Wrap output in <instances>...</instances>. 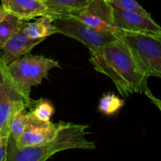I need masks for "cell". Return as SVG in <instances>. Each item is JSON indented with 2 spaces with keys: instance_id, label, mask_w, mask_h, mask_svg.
Listing matches in <instances>:
<instances>
[{
  "instance_id": "20",
  "label": "cell",
  "mask_w": 161,
  "mask_h": 161,
  "mask_svg": "<svg viewBox=\"0 0 161 161\" xmlns=\"http://www.w3.org/2000/svg\"><path fill=\"white\" fill-rule=\"evenodd\" d=\"M144 94H146V95L147 96L149 99H150L151 102H152L153 103L154 105H155L156 106L159 108V110L161 112V100L160 99L156 97L153 94V93L151 92L150 90H149V88H147V89L146 90V91H145Z\"/></svg>"
},
{
  "instance_id": "23",
  "label": "cell",
  "mask_w": 161,
  "mask_h": 161,
  "mask_svg": "<svg viewBox=\"0 0 161 161\" xmlns=\"http://www.w3.org/2000/svg\"><path fill=\"white\" fill-rule=\"evenodd\" d=\"M0 64H1V55H0Z\"/></svg>"
},
{
  "instance_id": "9",
  "label": "cell",
  "mask_w": 161,
  "mask_h": 161,
  "mask_svg": "<svg viewBox=\"0 0 161 161\" xmlns=\"http://www.w3.org/2000/svg\"><path fill=\"white\" fill-rule=\"evenodd\" d=\"M115 29L131 32L160 33L161 27L152 17L113 7Z\"/></svg>"
},
{
  "instance_id": "11",
  "label": "cell",
  "mask_w": 161,
  "mask_h": 161,
  "mask_svg": "<svg viewBox=\"0 0 161 161\" xmlns=\"http://www.w3.org/2000/svg\"><path fill=\"white\" fill-rule=\"evenodd\" d=\"M1 2L6 12L21 20L28 21L35 17L49 15L43 0H1Z\"/></svg>"
},
{
  "instance_id": "4",
  "label": "cell",
  "mask_w": 161,
  "mask_h": 161,
  "mask_svg": "<svg viewBox=\"0 0 161 161\" xmlns=\"http://www.w3.org/2000/svg\"><path fill=\"white\" fill-rule=\"evenodd\" d=\"M116 35L128 47L137 64L146 76L161 78V32L116 30Z\"/></svg>"
},
{
  "instance_id": "19",
  "label": "cell",
  "mask_w": 161,
  "mask_h": 161,
  "mask_svg": "<svg viewBox=\"0 0 161 161\" xmlns=\"http://www.w3.org/2000/svg\"><path fill=\"white\" fill-rule=\"evenodd\" d=\"M9 136H3L0 140V161H6Z\"/></svg>"
},
{
  "instance_id": "1",
  "label": "cell",
  "mask_w": 161,
  "mask_h": 161,
  "mask_svg": "<svg viewBox=\"0 0 161 161\" xmlns=\"http://www.w3.org/2000/svg\"><path fill=\"white\" fill-rule=\"evenodd\" d=\"M89 51L94 69L111 79L122 97L145 93L149 77L142 72L130 49L121 39Z\"/></svg>"
},
{
  "instance_id": "10",
  "label": "cell",
  "mask_w": 161,
  "mask_h": 161,
  "mask_svg": "<svg viewBox=\"0 0 161 161\" xmlns=\"http://www.w3.org/2000/svg\"><path fill=\"white\" fill-rule=\"evenodd\" d=\"M25 25L13 35L3 47L1 61L4 65H7L26 53H30L33 47L44 40L43 39H31L28 37L25 31Z\"/></svg>"
},
{
  "instance_id": "5",
  "label": "cell",
  "mask_w": 161,
  "mask_h": 161,
  "mask_svg": "<svg viewBox=\"0 0 161 161\" xmlns=\"http://www.w3.org/2000/svg\"><path fill=\"white\" fill-rule=\"evenodd\" d=\"M53 24L58 33L78 40L89 50H96L118 39L116 33L99 31L86 25L75 17L53 18Z\"/></svg>"
},
{
  "instance_id": "8",
  "label": "cell",
  "mask_w": 161,
  "mask_h": 161,
  "mask_svg": "<svg viewBox=\"0 0 161 161\" xmlns=\"http://www.w3.org/2000/svg\"><path fill=\"white\" fill-rule=\"evenodd\" d=\"M75 17L99 31L116 33L113 9L108 0H92Z\"/></svg>"
},
{
  "instance_id": "17",
  "label": "cell",
  "mask_w": 161,
  "mask_h": 161,
  "mask_svg": "<svg viewBox=\"0 0 161 161\" xmlns=\"http://www.w3.org/2000/svg\"><path fill=\"white\" fill-rule=\"evenodd\" d=\"M28 117V108H23L14 115L9 123V137L14 141L17 139L25 130Z\"/></svg>"
},
{
  "instance_id": "16",
  "label": "cell",
  "mask_w": 161,
  "mask_h": 161,
  "mask_svg": "<svg viewBox=\"0 0 161 161\" xmlns=\"http://www.w3.org/2000/svg\"><path fill=\"white\" fill-rule=\"evenodd\" d=\"M124 105V99L119 98L113 93L104 94L98 103V110L102 114L111 116L117 113Z\"/></svg>"
},
{
  "instance_id": "22",
  "label": "cell",
  "mask_w": 161,
  "mask_h": 161,
  "mask_svg": "<svg viewBox=\"0 0 161 161\" xmlns=\"http://www.w3.org/2000/svg\"><path fill=\"white\" fill-rule=\"evenodd\" d=\"M4 13H5V10H4V9H3V6H2V5H0V17H1L3 14H4Z\"/></svg>"
},
{
  "instance_id": "14",
  "label": "cell",
  "mask_w": 161,
  "mask_h": 161,
  "mask_svg": "<svg viewBox=\"0 0 161 161\" xmlns=\"http://www.w3.org/2000/svg\"><path fill=\"white\" fill-rule=\"evenodd\" d=\"M28 20H21L19 17L5 11L4 14L0 17V50L11 36L15 34L20 28L24 26Z\"/></svg>"
},
{
  "instance_id": "7",
  "label": "cell",
  "mask_w": 161,
  "mask_h": 161,
  "mask_svg": "<svg viewBox=\"0 0 161 161\" xmlns=\"http://www.w3.org/2000/svg\"><path fill=\"white\" fill-rule=\"evenodd\" d=\"M60 124H53L50 121L42 122L35 118L28 111L27 126L22 135L15 141L16 146L22 149L28 146L44 145L51 141L56 135Z\"/></svg>"
},
{
  "instance_id": "15",
  "label": "cell",
  "mask_w": 161,
  "mask_h": 161,
  "mask_svg": "<svg viewBox=\"0 0 161 161\" xmlns=\"http://www.w3.org/2000/svg\"><path fill=\"white\" fill-rule=\"evenodd\" d=\"M27 108L35 118L42 122L50 121V118L54 113L53 104L45 98H39V100L31 99Z\"/></svg>"
},
{
  "instance_id": "2",
  "label": "cell",
  "mask_w": 161,
  "mask_h": 161,
  "mask_svg": "<svg viewBox=\"0 0 161 161\" xmlns=\"http://www.w3.org/2000/svg\"><path fill=\"white\" fill-rule=\"evenodd\" d=\"M87 125L62 122L54 138L44 145L18 149L9 137L6 161H45L54 154L69 149H94V142L86 139Z\"/></svg>"
},
{
  "instance_id": "21",
  "label": "cell",
  "mask_w": 161,
  "mask_h": 161,
  "mask_svg": "<svg viewBox=\"0 0 161 161\" xmlns=\"http://www.w3.org/2000/svg\"><path fill=\"white\" fill-rule=\"evenodd\" d=\"M4 79H5L4 70H3V66L1 61V64H0V92H1L2 86H3V82H4Z\"/></svg>"
},
{
  "instance_id": "6",
  "label": "cell",
  "mask_w": 161,
  "mask_h": 161,
  "mask_svg": "<svg viewBox=\"0 0 161 161\" xmlns=\"http://www.w3.org/2000/svg\"><path fill=\"white\" fill-rule=\"evenodd\" d=\"M4 75V82L0 92V135L9 136L11 119L20 110L28 108V102L16 89L5 72Z\"/></svg>"
},
{
  "instance_id": "13",
  "label": "cell",
  "mask_w": 161,
  "mask_h": 161,
  "mask_svg": "<svg viewBox=\"0 0 161 161\" xmlns=\"http://www.w3.org/2000/svg\"><path fill=\"white\" fill-rule=\"evenodd\" d=\"M53 17L44 15L39 17L33 23H28L25 26V31L31 39H43L58 33L53 24Z\"/></svg>"
},
{
  "instance_id": "18",
  "label": "cell",
  "mask_w": 161,
  "mask_h": 161,
  "mask_svg": "<svg viewBox=\"0 0 161 161\" xmlns=\"http://www.w3.org/2000/svg\"><path fill=\"white\" fill-rule=\"evenodd\" d=\"M113 7L118 8L123 10L133 11L145 16L151 17L150 14L148 13L136 0H108Z\"/></svg>"
},
{
  "instance_id": "12",
  "label": "cell",
  "mask_w": 161,
  "mask_h": 161,
  "mask_svg": "<svg viewBox=\"0 0 161 161\" xmlns=\"http://www.w3.org/2000/svg\"><path fill=\"white\" fill-rule=\"evenodd\" d=\"M92 0H43L53 18L76 17Z\"/></svg>"
},
{
  "instance_id": "24",
  "label": "cell",
  "mask_w": 161,
  "mask_h": 161,
  "mask_svg": "<svg viewBox=\"0 0 161 161\" xmlns=\"http://www.w3.org/2000/svg\"><path fill=\"white\" fill-rule=\"evenodd\" d=\"M2 137H3V136H1V135H0V140H1V138H2Z\"/></svg>"
},
{
  "instance_id": "3",
  "label": "cell",
  "mask_w": 161,
  "mask_h": 161,
  "mask_svg": "<svg viewBox=\"0 0 161 161\" xmlns=\"http://www.w3.org/2000/svg\"><path fill=\"white\" fill-rule=\"evenodd\" d=\"M3 65L6 76L28 104L31 99L30 97L31 86L41 84L51 69L61 68L58 61L30 53L7 65L3 64Z\"/></svg>"
}]
</instances>
